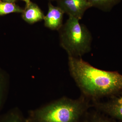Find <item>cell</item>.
Returning a JSON list of instances; mask_svg holds the SVG:
<instances>
[{"instance_id":"1","label":"cell","mask_w":122,"mask_h":122,"mask_svg":"<svg viewBox=\"0 0 122 122\" xmlns=\"http://www.w3.org/2000/svg\"><path fill=\"white\" fill-rule=\"evenodd\" d=\"M71 75L82 92L93 101L122 93V75L94 67L81 57H68Z\"/></svg>"},{"instance_id":"2","label":"cell","mask_w":122,"mask_h":122,"mask_svg":"<svg viewBox=\"0 0 122 122\" xmlns=\"http://www.w3.org/2000/svg\"><path fill=\"white\" fill-rule=\"evenodd\" d=\"M82 95L73 99L64 97L29 111L28 122H84L92 107Z\"/></svg>"},{"instance_id":"3","label":"cell","mask_w":122,"mask_h":122,"mask_svg":"<svg viewBox=\"0 0 122 122\" xmlns=\"http://www.w3.org/2000/svg\"><path fill=\"white\" fill-rule=\"evenodd\" d=\"M79 21L75 18L69 17L58 30L60 45L68 57H81L91 50V33Z\"/></svg>"},{"instance_id":"4","label":"cell","mask_w":122,"mask_h":122,"mask_svg":"<svg viewBox=\"0 0 122 122\" xmlns=\"http://www.w3.org/2000/svg\"><path fill=\"white\" fill-rule=\"evenodd\" d=\"M111 97V99L106 102L93 101L92 107L106 115L122 122V95Z\"/></svg>"},{"instance_id":"5","label":"cell","mask_w":122,"mask_h":122,"mask_svg":"<svg viewBox=\"0 0 122 122\" xmlns=\"http://www.w3.org/2000/svg\"><path fill=\"white\" fill-rule=\"evenodd\" d=\"M57 6L69 17L80 20L86 10L91 8L87 0H56Z\"/></svg>"},{"instance_id":"6","label":"cell","mask_w":122,"mask_h":122,"mask_svg":"<svg viewBox=\"0 0 122 122\" xmlns=\"http://www.w3.org/2000/svg\"><path fill=\"white\" fill-rule=\"evenodd\" d=\"M48 13L44 20L45 26L51 30H59L63 25L64 12L59 7L48 4Z\"/></svg>"},{"instance_id":"7","label":"cell","mask_w":122,"mask_h":122,"mask_svg":"<svg viewBox=\"0 0 122 122\" xmlns=\"http://www.w3.org/2000/svg\"><path fill=\"white\" fill-rule=\"evenodd\" d=\"M22 14V18L25 22L33 24L44 20L45 15L37 5L30 1L26 5Z\"/></svg>"},{"instance_id":"8","label":"cell","mask_w":122,"mask_h":122,"mask_svg":"<svg viewBox=\"0 0 122 122\" xmlns=\"http://www.w3.org/2000/svg\"><path fill=\"white\" fill-rule=\"evenodd\" d=\"M0 122H28L18 107H14L0 115Z\"/></svg>"},{"instance_id":"9","label":"cell","mask_w":122,"mask_h":122,"mask_svg":"<svg viewBox=\"0 0 122 122\" xmlns=\"http://www.w3.org/2000/svg\"><path fill=\"white\" fill-rule=\"evenodd\" d=\"M9 85V76L6 72L0 69V111L6 101Z\"/></svg>"},{"instance_id":"10","label":"cell","mask_w":122,"mask_h":122,"mask_svg":"<svg viewBox=\"0 0 122 122\" xmlns=\"http://www.w3.org/2000/svg\"><path fill=\"white\" fill-rule=\"evenodd\" d=\"M84 122H118L114 119L95 110L87 112Z\"/></svg>"},{"instance_id":"11","label":"cell","mask_w":122,"mask_h":122,"mask_svg":"<svg viewBox=\"0 0 122 122\" xmlns=\"http://www.w3.org/2000/svg\"><path fill=\"white\" fill-rule=\"evenodd\" d=\"M91 7L99 9L103 11H109L122 0H87Z\"/></svg>"},{"instance_id":"12","label":"cell","mask_w":122,"mask_h":122,"mask_svg":"<svg viewBox=\"0 0 122 122\" xmlns=\"http://www.w3.org/2000/svg\"><path fill=\"white\" fill-rule=\"evenodd\" d=\"M24 9L15 3L0 0V16L13 13H22Z\"/></svg>"},{"instance_id":"13","label":"cell","mask_w":122,"mask_h":122,"mask_svg":"<svg viewBox=\"0 0 122 122\" xmlns=\"http://www.w3.org/2000/svg\"><path fill=\"white\" fill-rule=\"evenodd\" d=\"M2 1H5V2L15 3V2L16 1V0H3Z\"/></svg>"},{"instance_id":"14","label":"cell","mask_w":122,"mask_h":122,"mask_svg":"<svg viewBox=\"0 0 122 122\" xmlns=\"http://www.w3.org/2000/svg\"><path fill=\"white\" fill-rule=\"evenodd\" d=\"M25 2L26 5H28L30 2V0H21Z\"/></svg>"},{"instance_id":"15","label":"cell","mask_w":122,"mask_h":122,"mask_svg":"<svg viewBox=\"0 0 122 122\" xmlns=\"http://www.w3.org/2000/svg\"></svg>"}]
</instances>
